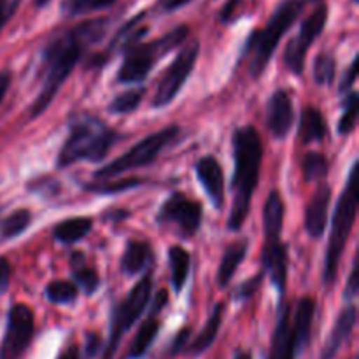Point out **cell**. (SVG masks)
Instances as JSON below:
<instances>
[{
  "mask_svg": "<svg viewBox=\"0 0 359 359\" xmlns=\"http://www.w3.org/2000/svg\"><path fill=\"white\" fill-rule=\"evenodd\" d=\"M168 259H170V272H172V287L175 293L184 287L189 273V255L179 245H174L168 251Z\"/></svg>",
  "mask_w": 359,
  "mask_h": 359,
  "instance_id": "cell-27",
  "label": "cell"
},
{
  "mask_svg": "<svg viewBox=\"0 0 359 359\" xmlns=\"http://www.w3.org/2000/svg\"><path fill=\"white\" fill-rule=\"evenodd\" d=\"M356 76H358V58H354L353 63H351L349 70H347V74L344 76L342 84H340V91H342V93L353 88L354 81H356Z\"/></svg>",
  "mask_w": 359,
  "mask_h": 359,
  "instance_id": "cell-40",
  "label": "cell"
},
{
  "mask_svg": "<svg viewBox=\"0 0 359 359\" xmlns=\"http://www.w3.org/2000/svg\"><path fill=\"white\" fill-rule=\"evenodd\" d=\"M188 34L189 28L186 25H181V27L165 34L163 37L156 39V41L139 42V44L126 49L125 60H123L121 69L118 72L119 83L130 84L146 81V77L149 76L158 60L167 55V53H170L172 49L177 48V46H181L184 39L188 37Z\"/></svg>",
  "mask_w": 359,
  "mask_h": 359,
  "instance_id": "cell-6",
  "label": "cell"
},
{
  "mask_svg": "<svg viewBox=\"0 0 359 359\" xmlns=\"http://www.w3.org/2000/svg\"><path fill=\"white\" fill-rule=\"evenodd\" d=\"M245 255H248V242L245 241L235 242L224 251L223 259L219 263V270H217V284L221 287H226L230 284L235 272L238 270V265L244 262Z\"/></svg>",
  "mask_w": 359,
  "mask_h": 359,
  "instance_id": "cell-25",
  "label": "cell"
},
{
  "mask_svg": "<svg viewBox=\"0 0 359 359\" xmlns=\"http://www.w3.org/2000/svg\"><path fill=\"white\" fill-rule=\"evenodd\" d=\"M158 223L174 226L182 237L189 238L202 224V205L182 193H172L158 212Z\"/></svg>",
  "mask_w": 359,
  "mask_h": 359,
  "instance_id": "cell-12",
  "label": "cell"
},
{
  "mask_svg": "<svg viewBox=\"0 0 359 359\" xmlns=\"http://www.w3.org/2000/svg\"><path fill=\"white\" fill-rule=\"evenodd\" d=\"M330 200H332V188L328 182H321L305 210V230L312 238H321L325 233L328 224Z\"/></svg>",
  "mask_w": 359,
  "mask_h": 359,
  "instance_id": "cell-15",
  "label": "cell"
},
{
  "mask_svg": "<svg viewBox=\"0 0 359 359\" xmlns=\"http://www.w3.org/2000/svg\"><path fill=\"white\" fill-rule=\"evenodd\" d=\"M77 286L69 280H53L46 286V298L56 305H70L77 300Z\"/></svg>",
  "mask_w": 359,
  "mask_h": 359,
  "instance_id": "cell-30",
  "label": "cell"
},
{
  "mask_svg": "<svg viewBox=\"0 0 359 359\" xmlns=\"http://www.w3.org/2000/svg\"><path fill=\"white\" fill-rule=\"evenodd\" d=\"M235 174L231 182L233 205L228 217V230L237 231L251 210L252 195L258 188L263 161V144L255 126H241L233 133Z\"/></svg>",
  "mask_w": 359,
  "mask_h": 359,
  "instance_id": "cell-2",
  "label": "cell"
},
{
  "mask_svg": "<svg viewBox=\"0 0 359 359\" xmlns=\"http://www.w3.org/2000/svg\"><path fill=\"white\" fill-rule=\"evenodd\" d=\"M151 290H153V279H151L149 273H146V276L132 287L128 297H126L121 304H118V307L114 309L111 323V335H109L107 346H105L102 359H114L116 351H118L123 335H125L126 332H130V328L135 325V321H139V318L144 314L147 305H149Z\"/></svg>",
  "mask_w": 359,
  "mask_h": 359,
  "instance_id": "cell-8",
  "label": "cell"
},
{
  "mask_svg": "<svg viewBox=\"0 0 359 359\" xmlns=\"http://www.w3.org/2000/svg\"><path fill=\"white\" fill-rule=\"evenodd\" d=\"M284 219V203L279 191H272L263 209V224H265V244L280 241Z\"/></svg>",
  "mask_w": 359,
  "mask_h": 359,
  "instance_id": "cell-21",
  "label": "cell"
},
{
  "mask_svg": "<svg viewBox=\"0 0 359 359\" xmlns=\"http://www.w3.org/2000/svg\"><path fill=\"white\" fill-rule=\"evenodd\" d=\"M326 137V121L321 111L316 107H305L300 116L298 139L302 144L319 142Z\"/></svg>",
  "mask_w": 359,
  "mask_h": 359,
  "instance_id": "cell-22",
  "label": "cell"
},
{
  "mask_svg": "<svg viewBox=\"0 0 359 359\" xmlns=\"http://www.w3.org/2000/svg\"><path fill=\"white\" fill-rule=\"evenodd\" d=\"M326 21H328V7L325 4L318 6L314 9V13L307 18V20L302 23L300 32H298L297 37H293L287 44L286 51H284V65L290 72L300 76L305 69V58H307V53L311 49L312 42L321 35V32L325 30Z\"/></svg>",
  "mask_w": 359,
  "mask_h": 359,
  "instance_id": "cell-11",
  "label": "cell"
},
{
  "mask_svg": "<svg viewBox=\"0 0 359 359\" xmlns=\"http://www.w3.org/2000/svg\"><path fill=\"white\" fill-rule=\"evenodd\" d=\"M91 228H93V221L90 217H69L65 221H60L53 228V237L60 244H76L90 233Z\"/></svg>",
  "mask_w": 359,
  "mask_h": 359,
  "instance_id": "cell-23",
  "label": "cell"
},
{
  "mask_svg": "<svg viewBox=\"0 0 359 359\" xmlns=\"http://www.w3.org/2000/svg\"><path fill=\"white\" fill-rule=\"evenodd\" d=\"M32 223V212L27 209H18L0 219V242L16 238L18 235L23 233Z\"/></svg>",
  "mask_w": 359,
  "mask_h": 359,
  "instance_id": "cell-28",
  "label": "cell"
},
{
  "mask_svg": "<svg viewBox=\"0 0 359 359\" xmlns=\"http://www.w3.org/2000/svg\"><path fill=\"white\" fill-rule=\"evenodd\" d=\"M72 276L84 294H93L98 290V286H100V277H98V273L93 269L79 266V269H74Z\"/></svg>",
  "mask_w": 359,
  "mask_h": 359,
  "instance_id": "cell-36",
  "label": "cell"
},
{
  "mask_svg": "<svg viewBox=\"0 0 359 359\" xmlns=\"http://www.w3.org/2000/svg\"><path fill=\"white\" fill-rule=\"evenodd\" d=\"M118 140V133L98 119H79L58 154V167L67 168L77 161H102Z\"/></svg>",
  "mask_w": 359,
  "mask_h": 359,
  "instance_id": "cell-3",
  "label": "cell"
},
{
  "mask_svg": "<svg viewBox=\"0 0 359 359\" xmlns=\"http://www.w3.org/2000/svg\"><path fill=\"white\" fill-rule=\"evenodd\" d=\"M242 4V0H228L226 6L223 7V11H221L219 18L223 23H230V21H233L235 18V13H237L238 6Z\"/></svg>",
  "mask_w": 359,
  "mask_h": 359,
  "instance_id": "cell-41",
  "label": "cell"
},
{
  "mask_svg": "<svg viewBox=\"0 0 359 359\" xmlns=\"http://www.w3.org/2000/svg\"><path fill=\"white\" fill-rule=\"evenodd\" d=\"M100 349V337L97 333H88L86 337V356L93 358Z\"/></svg>",
  "mask_w": 359,
  "mask_h": 359,
  "instance_id": "cell-43",
  "label": "cell"
},
{
  "mask_svg": "<svg viewBox=\"0 0 359 359\" xmlns=\"http://www.w3.org/2000/svg\"><path fill=\"white\" fill-rule=\"evenodd\" d=\"M35 333L34 312L28 305L14 304L7 314V326L0 344V359H21Z\"/></svg>",
  "mask_w": 359,
  "mask_h": 359,
  "instance_id": "cell-9",
  "label": "cell"
},
{
  "mask_svg": "<svg viewBox=\"0 0 359 359\" xmlns=\"http://www.w3.org/2000/svg\"><path fill=\"white\" fill-rule=\"evenodd\" d=\"M233 359H252V354L249 351H238Z\"/></svg>",
  "mask_w": 359,
  "mask_h": 359,
  "instance_id": "cell-48",
  "label": "cell"
},
{
  "mask_svg": "<svg viewBox=\"0 0 359 359\" xmlns=\"http://www.w3.org/2000/svg\"><path fill=\"white\" fill-rule=\"evenodd\" d=\"M335 70H337V62L335 58H333V55H330V53H321L314 62L316 84H319V86L332 84L333 79H335Z\"/></svg>",
  "mask_w": 359,
  "mask_h": 359,
  "instance_id": "cell-32",
  "label": "cell"
},
{
  "mask_svg": "<svg viewBox=\"0 0 359 359\" xmlns=\"http://www.w3.org/2000/svg\"><path fill=\"white\" fill-rule=\"evenodd\" d=\"M158 332H160V321H158L156 316L153 314L139 326V330H137L135 339L130 344L126 359H142L146 356L149 347L153 346L154 339H156Z\"/></svg>",
  "mask_w": 359,
  "mask_h": 359,
  "instance_id": "cell-24",
  "label": "cell"
},
{
  "mask_svg": "<svg viewBox=\"0 0 359 359\" xmlns=\"http://www.w3.org/2000/svg\"><path fill=\"white\" fill-rule=\"evenodd\" d=\"M56 359H81L79 349H77V346L67 347V349L62 351V354H60Z\"/></svg>",
  "mask_w": 359,
  "mask_h": 359,
  "instance_id": "cell-47",
  "label": "cell"
},
{
  "mask_svg": "<svg viewBox=\"0 0 359 359\" xmlns=\"http://www.w3.org/2000/svg\"><path fill=\"white\" fill-rule=\"evenodd\" d=\"M263 272L269 273L272 284L280 294L286 293L287 280V251L283 242H270L265 244L262 252Z\"/></svg>",
  "mask_w": 359,
  "mask_h": 359,
  "instance_id": "cell-17",
  "label": "cell"
},
{
  "mask_svg": "<svg viewBox=\"0 0 359 359\" xmlns=\"http://www.w3.org/2000/svg\"><path fill=\"white\" fill-rule=\"evenodd\" d=\"M223 314H224V305L223 304H217L214 307L212 314H210L209 321L205 323V326L202 328V332L195 337L189 344H186V353L191 354V356H198L202 354L203 351L209 349L210 346L214 344V340L217 339L219 335V330L221 325H223Z\"/></svg>",
  "mask_w": 359,
  "mask_h": 359,
  "instance_id": "cell-19",
  "label": "cell"
},
{
  "mask_svg": "<svg viewBox=\"0 0 359 359\" xmlns=\"http://www.w3.org/2000/svg\"><path fill=\"white\" fill-rule=\"evenodd\" d=\"M179 132L181 130H179L177 125H170L167 128L160 130V132L151 133L146 139L140 140L139 144H135L132 149L126 151L123 156L116 158L114 161L107 163L105 167L98 168L93 174V179H97V181H109V179L125 174V172L151 165L165 147H168L177 139Z\"/></svg>",
  "mask_w": 359,
  "mask_h": 359,
  "instance_id": "cell-7",
  "label": "cell"
},
{
  "mask_svg": "<svg viewBox=\"0 0 359 359\" xmlns=\"http://www.w3.org/2000/svg\"><path fill=\"white\" fill-rule=\"evenodd\" d=\"M354 2H358V0H354Z\"/></svg>",
  "mask_w": 359,
  "mask_h": 359,
  "instance_id": "cell-50",
  "label": "cell"
},
{
  "mask_svg": "<svg viewBox=\"0 0 359 359\" xmlns=\"http://www.w3.org/2000/svg\"><path fill=\"white\" fill-rule=\"evenodd\" d=\"M263 277H265V272H263V270H262V272H259L258 276H255L251 280H248V283L242 284V286L237 290V298H238V300H248V298H251L252 294H255L256 291H258L259 284L263 283Z\"/></svg>",
  "mask_w": 359,
  "mask_h": 359,
  "instance_id": "cell-37",
  "label": "cell"
},
{
  "mask_svg": "<svg viewBox=\"0 0 359 359\" xmlns=\"http://www.w3.org/2000/svg\"><path fill=\"white\" fill-rule=\"evenodd\" d=\"M358 93L356 91H351L346 98V109H344V114L339 121V133L340 135H347V133L353 132L356 128L358 121Z\"/></svg>",
  "mask_w": 359,
  "mask_h": 359,
  "instance_id": "cell-33",
  "label": "cell"
},
{
  "mask_svg": "<svg viewBox=\"0 0 359 359\" xmlns=\"http://www.w3.org/2000/svg\"><path fill=\"white\" fill-rule=\"evenodd\" d=\"M109 21L105 18L84 21L74 28L62 32L53 37L42 51L41 62V91H39L35 104L32 105V118L41 116L55 100L67 77L76 69L88 46L100 41L107 30Z\"/></svg>",
  "mask_w": 359,
  "mask_h": 359,
  "instance_id": "cell-1",
  "label": "cell"
},
{
  "mask_svg": "<svg viewBox=\"0 0 359 359\" xmlns=\"http://www.w3.org/2000/svg\"><path fill=\"white\" fill-rule=\"evenodd\" d=\"M330 165L328 158L321 153H307L304 161H302V174H304L305 182H318L325 181L328 175Z\"/></svg>",
  "mask_w": 359,
  "mask_h": 359,
  "instance_id": "cell-29",
  "label": "cell"
},
{
  "mask_svg": "<svg viewBox=\"0 0 359 359\" xmlns=\"http://www.w3.org/2000/svg\"><path fill=\"white\" fill-rule=\"evenodd\" d=\"M358 269H359V265H358V256L356 258H354V263H353V272H351V276H349V280H347V286H346V298L347 300H353L354 297H356L358 294V290H359V286H358Z\"/></svg>",
  "mask_w": 359,
  "mask_h": 359,
  "instance_id": "cell-38",
  "label": "cell"
},
{
  "mask_svg": "<svg viewBox=\"0 0 359 359\" xmlns=\"http://www.w3.org/2000/svg\"><path fill=\"white\" fill-rule=\"evenodd\" d=\"M11 77L13 76H11L9 70H2V72H0V102H2V98L6 97L7 90H9Z\"/></svg>",
  "mask_w": 359,
  "mask_h": 359,
  "instance_id": "cell-45",
  "label": "cell"
},
{
  "mask_svg": "<svg viewBox=\"0 0 359 359\" xmlns=\"http://www.w3.org/2000/svg\"><path fill=\"white\" fill-rule=\"evenodd\" d=\"M151 258V248L142 241H132L126 245L121 258V270L126 276H135L142 272Z\"/></svg>",
  "mask_w": 359,
  "mask_h": 359,
  "instance_id": "cell-26",
  "label": "cell"
},
{
  "mask_svg": "<svg viewBox=\"0 0 359 359\" xmlns=\"http://www.w3.org/2000/svg\"><path fill=\"white\" fill-rule=\"evenodd\" d=\"M144 97V90L139 88V90H130L125 91V93L118 95L116 98H112V102L109 104V111L112 114H128V112H133L140 105Z\"/></svg>",
  "mask_w": 359,
  "mask_h": 359,
  "instance_id": "cell-31",
  "label": "cell"
},
{
  "mask_svg": "<svg viewBox=\"0 0 359 359\" xmlns=\"http://www.w3.org/2000/svg\"><path fill=\"white\" fill-rule=\"evenodd\" d=\"M14 7H16V2H14L13 6H9V2H7V0H0V28H2L4 25H6V21L11 18Z\"/></svg>",
  "mask_w": 359,
  "mask_h": 359,
  "instance_id": "cell-44",
  "label": "cell"
},
{
  "mask_svg": "<svg viewBox=\"0 0 359 359\" xmlns=\"http://www.w3.org/2000/svg\"><path fill=\"white\" fill-rule=\"evenodd\" d=\"M11 263L0 256V294L6 293L11 284Z\"/></svg>",
  "mask_w": 359,
  "mask_h": 359,
  "instance_id": "cell-39",
  "label": "cell"
},
{
  "mask_svg": "<svg viewBox=\"0 0 359 359\" xmlns=\"http://www.w3.org/2000/svg\"><path fill=\"white\" fill-rule=\"evenodd\" d=\"M188 2H191V0H158L156 6L163 13H172V11H177L181 7H184Z\"/></svg>",
  "mask_w": 359,
  "mask_h": 359,
  "instance_id": "cell-42",
  "label": "cell"
},
{
  "mask_svg": "<svg viewBox=\"0 0 359 359\" xmlns=\"http://www.w3.org/2000/svg\"><path fill=\"white\" fill-rule=\"evenodd\" d=\"M188 335H189L188 330H182V332L179 333L177 339H175V342H174V346H172V354H177V353H181L182 349H184L186 340H188Z\"/></svg>",
  "mask_w": 359,
  "mask_h": 359,
  "instance_id": "cell-46",
  "label": "cell"
},
{
  "mask_svg": "<svg viewBox=\"0 0 359 359\" xmlns=\"http://www.w3.org/2000/svg\"><path fill=\"white\" fill-rule=\"evenodd\" d=\"M294 109L291 95L286 90H277L270 97L269 107H266V125L276 139L283 140L290 133L293 126Z\"/></svg>",
  "mask_w": 359,
  "mask_h": 359,
  "instance_id": "cell-14",
  "label": "cell"
},
{
  "mask_svg": "<svg viewBox=\"0 0 359 359\" xmlns=\"http://www.w3.org/2000/svg\"><path fill=\"white\" fill-rule=\"evenodd\" d=\"M358 321V309L353 304H349L347 307L342 309V312L337 318L335 326H333L332 333H330L328 340H326L325 347H323L321 359H335L339 351L342 349L344 342L349 339V335L353 333L354 326Z\"/></svg>",
  "mask_w": 359,
  "mask_h": 359,
  "instance_id": "cell-18",
  "label": "cell"
},
{
  "mask_svg": "<svg viewBox=\"0 0 359 359\" xmlns=\"http://www.w3.org/2000/svg\"><path fill=\"white\" fill-rule=\"evenodd\" d=\"M198 53L200 44L196 41L189 42L186 48L181 49L177 58L172 62V65L168 67L167 72L161 76L160 83H158L153 107H165V105H168L175 97H177L181 88L184 86L186 79H188L189 74L195 69V63L196 60H198Z\"/></svg>",
  "mask_w": 359,
  "mask_h": 359,
  "instance_id": "cell-10",
  "label": "cell"
},
{
  "mask_svg": "<svg viewBox=\"0 0 359 359\" xmlns=\"http://www.w3.org/2000/svg\"><path fill=\"white\" fill-rule=\"evenodd\" d=\"M316 314V302L312 298H302L297 305L294 316H291L293 321V332L297 337L298 351H305V347L311 342V330L312 321H314Z\"/></svg>",
  "mask_w": 359,
  "mask_h": 359,
  "instance_id": "cell-20",
  "label": "cell"
},
{
  "mask_svg": "<svg viewBox=\"0 0 359 359\" xmlns=\"http://www.w3.org/2000/svg\"><path fill=\"white\" fill-rule=\"evenodd\" d=\"M290 305H283L277 314V325L273 330L272 344H270L269 359H297L300 351L297 346V337L293 332V321H291Z\"/></svg>",
  "mask_w": 359,
  "mask_h": 359,
  "instance_id": "cell-13",
  "label": "cell"
},
{
  "mask_svg": "<svg viewBox=\"0 0 359 359\" xmlns=\"http://www.w3.org/2000/svg\"><path fill=\"white\" fill-rule=\"evenodd\" d=\"M195 168L200 184L207 191L212 205L217 210H221L224 205V174L219 161L214 156H205L198 160Z\"/></svg>",
  "mask_w": 359,
  "mask_h": 359,
  "instance_id": "cell-16",
  "label": "cell"
},
{
  "mask_svg": "<svg viewBox=\"0 0 359 359\" xmlns=\"http://www.w3.org/2000/svg\"><path fill=\"white\" fill-rule=\"evenodd\" d=\"M302 11H304V0H283L269 20L266 27L263 30L252 32L248 44H245V51L251 56L249 72L255 79L265 72L280 39L293 27Z\"/></svg>",
  "mask_w": 359,
  "mask_h": 359,
  "instance_id": "cell-5",
  "label": "cell"
},
{
  "mask_svg": "<svg viewBox=\"0 0 359 359\" xmlns=\"http://www.w3.org/2000/svg\"><path fill=\"white\" fill-rule=\"evenodd\" d=\"M34 2H35V6H37V7H44L46 4L49 2V0H34Z\"/></svg>",
  "mask_w": 359,
  "mask_h": 359,
  "instance_id": "cell-49",
  "label": "cell"
},
{
  "mask_svg": "<svg viewBox=\"0 0 359 359\" xmlns=\"http://www.w3.org/2000/svg\"><path fill=\"white\" fill-rule=\"evenodd\" d=\"M139 184H142L140 179H121V181H98L93 184L86 186V189L95 193H102V195H107V193H119L126 191V189L137 188Z\"/></svg>",
  "mask_w": 359,
  "mask_h": 359,
  "instance_id": "cell-35",
  "label": "cell"
},
{
  "mask_svg": "<svg viewBox=\"0 0 359 359\" xmlns=\"http://www.w3.org/2000/svg\"><path fill=\"white\" fill-rule=\"evenodd\" d=\"M358 161H354L351 167L349 179H347V186L344 188L342 195H340L339 202H337L335 212H333L332 221V237L328 242V251H326V263H325V284L332 286L337 279V272H339L340 258L346 249L349 235L353 231L354 223H356L358 216V202H359V191H358Z\"/></svg>",
  "mask_w": 359,
  "mask_h": 359,
  "instance_id": "cell-4",
  "label": "cell"
},
{
  "mask_svg": "<svg viewBox=\"0 0 359 359\" xmlns=\"http://www.w3.org/2000/svg\"><path fill=\"white\" fill-rule=\"evenodd\" d=\"M118 0H65L63 2V9L69 16H77V14L91 13V11L105 9L116 4Z\"/></svg>",
  "mask_w": 359,
  "mask_h": 359,
  "instance_id": "cell-34",
  "label": "cell"
}]
</instances>
